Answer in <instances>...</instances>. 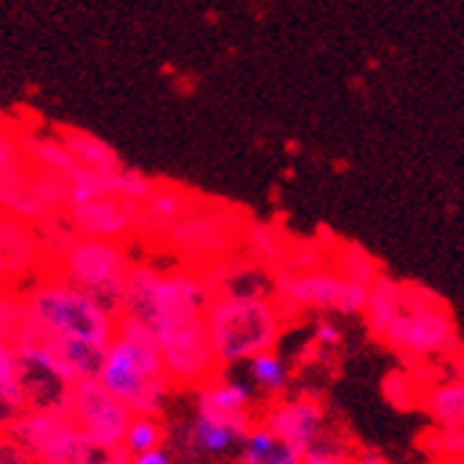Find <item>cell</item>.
Returning <instances> with one entry per match:
<instances>
[{
    "instance_id": "ffe728a7",
    "label": "cell",
    "mask_w": 464,
    "mask_h": 464,
    "mask_svg": "<svg viewBox=\"0 0 464 464\" xmlns=\"http://www.w3.org/2000/svg\"><path fill=\"white\" fill-rule=\"evenodd\" d=\"M20 145H23V153H25V161L31 167L42 173H51V176H59L64 181H70L78 167L75 161L70 159L67 148L62 145L59 134H45V131H20Z\"/></svg>"
},
{
    "instance_id": "277c9868",
    "label": "cell",
    "mask_w": 464,
    "mask_h": 464,
    "mask_svg": "<svg viewBox=\"0 0 464 464\" xmlns=\"http://www.w3.org/2000/svg\"><path fill=\"white\" fill-rule=\"evenodd\" d=\"M23 289L31 317L48 334L106 348L117 331V314L101 306L92 295L78 289L51 267L31 278Z\"/></svg>"
},
{
    "instance_id": "603a6c76",
    "label": "cell",
    "mask_w": 464,
    "mask_h": 464,
    "mask_svg": "<svg viewBox=\"0 0 464 464\" xmlns=\"http://www.w3.org/2000/svg\"><path fill=\"white\" fill-rule=\"evenodd\" d=\"M36 331H39V325L28 312L23 289L0 286V334H4L14 348H23L34 340Z\"/></svg>"
},
{
    "instance_id": "8fae6325",
    "label": "cell",
    "mask_w": 464,
    "mask_h": 464,
    "mask_svg": "<svg viewBox=\"0 0 464 464\" xmlns=\"http://www.w3.org/2000/svg\"><path fill=\"white\" fill-rule=\"evenodd\" d=\"M14 356L23 411L70 414L75 378L67 375L42 348H14Z\"/></svg>"
},
{
    "instance_id": "d590c367",
    "label": "cell",
    "mask_w": 464,
    "mask_h": 464,
    "mask_svg": "<svg viewBox=\"0 0 464 464\" xmlns=\"http://www.w3.org/2000/svg\"><path fill=\"white\" fill-rule=\"evenodd\" d=\"M129 464H170V456H167L161 448H153L145 453H134Z\"/></svg>"
},
{
    "instance_id": "4fadbf2b",
    "label": "cell",
    "mask_w": 464,
    "mask_h": 464,
    "mask_svg": "<svg viewBox=\"0 0 464 464\" xmlns=\"http://www.w3.org/2000/svg\"><path fill=\"white\" fill-rule=\"evenodd\" d=\"M9 431L34 464H67V456L81 429L70 414L20 411L12 420Z\"/></svg>"
},
{
    "instance_id": "8992f818",
    "label": "cell",
    "mask_w": 464,
    "mask_h": 464,
    "mask_svg": "<svg viewBox=\"0 0 464 464\" xmlns=\"http://www.w3.org/2000/svg\"><path fill=\"white\" fill-rule=\"evenodd\" d=\"M131 253L125 242L75 237L59 256L48 265L53 273L75 284L87 295L120 317L125 298V278L131 270Z\"/></svg>"
},
{
    "instance_id": "52a82bcc",
    "label": "cell",
    "mask_w": 464,
    "mask_h": 464,
    "mask_svg": "<svg viewBox=\"0 0 464 464\" xmlns=\"http://www.w3.org/2000/svg\"><path fill=\"white\" fill-rule=\"evenodd\" d=\"M245 218L220 200L198 198L189 212L170 228L161 242L170 247L181 265L203 270L239 250L245 234Z\"/></svg>"
},
{
    "instance_id": "f1b7e54d",
    "label": "cell",
    "mask_w": 464,
    "mask_h": 464,
    "mask_svg": "<svg viewBox=\"0 0 464 464\" xmlns=\"http://www.w3.org/2000/svg\"><path fill=\"white\" fill-rule=\"evenodd\" d=\"M250 378L265 390H281L286 384V367L284 362L273 353H262L250 359Z\"/></svg>"
},
{
    "instance_id": "4dcf8cb0",
    "label": "cell",
    "mask_w": 464,
    "mask_h": 464,
    "mask_svg": "<svg viewBox=\"0 0 464 464\" xmlns=\"http://www.w3.org/2000/svg\"><path fill=\"white\" fill-rule=\"evenodd\" d=\"M0 387H4L23 409L20 401V390H17V356H14V345L0 334Z\"/></svg>"
},
{
    "instance_id": "7402d4cb",
    "label": "cell",
    "mask_w": 464,
    "mask_h": 464,
    "mask_svg": "<svg viewBox=\"0 0 464 464\" xmlns=\"http://www.w3.org/2000/svg\"><path fill=\"white\" fill-rule=\"evenodd\" d=\"M401 281L390 278V276H378L372 281V286L367 289V301H364V309H362V317L367 323V331L372 340L382 343V336L387 334L390 323L398 317L401 312Z\"/></svg>"
},
{
    "instance_id": "cb8c5ba5",
    "label": "cell",
    "mask_w": 464,
    "mask_h": 464,
    "mask_svg": "<svg viewBox=\"0 0 464 464\" xmlns=\"http://www.w3.org/2000/svg\"><path fill=\"white\" fill-rule=\"evenodd\" d=\"M301 450L273 437L265 426L250 429L242 440V464H301Z\"/></svg>"
},
{
    "instance_id": "9a60e30c",
    "label": "cell",
    "mask_w": 464,
    "mask_h": 464,
    "mask_svg": "<svg viewBox=\"0 0 464 464\" xmlns=\"http://www.w3.org/2000/svg\"><path fill=\"white\" fill-rule=\"evenodd\" d=\"M45 267L48 256L36 226L0 215V286H25Z\"/></svg>"
},
{
    "instance_id": "5bb4252c",
    "label": "cell",
    "mask_w": 464,
    "mask_h": 464,
    "mask_svg": "<svg viewBox=\"0 0 464 464\" xmlns=\"http://www.w3.org/2000/svg\"><path fill=\"white\" fill-rule=\"evenodd\" d=\"M64 218L78 237H95L111 242H129L137 237V206L114 195H98L67 203Z\"/></svg>"
},
{
    "instance_id": "836d02e7",
    "label": "cell",
    "mask_w": 464,
    "mask_h": 464,
    "mask_svg": "<svg viewBox=\"0 0 464 464\" xmlns=\"http://www.w3.org/2000/svg\"><path fill=\"white\" fill-rule=\"evenodd\" d=\"M301 464H353L345 453L334 450V448H320V445H312L304 456H301Z\"/></svg>"
},
{
    "instance_id": "6da1fadb",
    "label": "cell",
    "mask_w": 464,
    "mask_h": 464,
    "mask_svg": "<svg viewBox=\"0 0 464 464\" xmlns=\"http://www.w3.org/2000/svg\"><path fill=\"white\" fill-rule=\"evenodd\" d=\"M98 378L134 414L159 417L164 395L170 390V378L159 353L156 331L137 317L120 314Z\"/></svg>"
},
{
    "instance_id": "d6986e66",
    "label": "cell",
    "mask_w": 464,
    "mask_h": 464,
    "mask_svg": "<svg viewBox=\"0 0 464 464\" xmlns=\"http://www.w3.org/2000/svg\"><path fill=\"white\" fill-rule=\"evenodd\" d=\"M62 145L67 148L70 159L75 161L78 170L87 173H114L122 167V159L117 156V150L103 142L101 137L81 131V129H56Z\"/></svg>"
},
{
    "instance_id": "ba28073f",
    "label": "cell",
    "mask_w": 464,
    "mask_h": 464,
    "mask_svg": "<svg viewBox=\"0 0 464 464\" xmlns=\"http://www.w3.org/2000/svg\"><path fill=\"white\" fill-rule=\"evenodd\" d=\"M273 295L286 312H336V314H362L367 301V286L345 278L336 267L323 265L312 270H292L273 276Z\"/></svg>"
},
{
    "instance_id": "2e32d148",
    "label": "cell",
    "mask_w": 464,
    "mask_h": 464,
    "mask_svg": "<svg viewBox=\"0 0 464 464\" xmlns=\"http://www.w3.org/2000/svg\"><path fill=\"white\" fill-rule=\"evenodd\" d=\"M323 423V406L312 398H295V401H278L265 411L262 426L278 437L281 442L292 445L295 450L306 453L320 434Z\"/></svg>"
},
{
    "instance_id": "30bf717a",
    "label": "cell",
    "mask_w": 464,
    "mask_h": 464,
    "mask_svg": "<svg viewBox=\"0 0 464 464\" xmlns=\"http://www.w3.org/2000/svg\"><path fill=\"white\" fill-rule=\"evenodd\" d=\"M67 208V181L51 173H42L28 161L17 170L0 173V212L17 218L28 226H42L45 220L64 215Z\"/></svg>"
},
{
    "instance_id": "7a4b0ae2",
    "label": "cell",
    "mask_w": 464,
    "mask_h": 464,
    "mask_svg": "<svg viewBox=\"0 0 464 464\" xmlns=\"http://www.w3.org/2000/svg\"><path fill=\"white\" fill-rule=\"evenodd\" d=\"M203 317L223 367L273 353L289 320L276 295H215Z\"/></svg>"
},
{
    "instance_id": "83f0119b",
    "label": "cell",
    "mask_w": 464,
    "mask_h": 464,
    "mask_svg": "<svg viewBox=\"0 0 464 464\" xmlns=\"http://www.w3.org/2000/svg\"><path fill=\"white\" fill-rule=\"evenodd\" d=\"M122 445L134 453H145V450H153L161 445V429H159V420L156 417H148V414H134L129 431H125V440Z\"/></svg>"
},
{
    "instance_id": "4316f807",
    "label": "cell",
    "mask_w": 464,
    "mask_h": 464,
    "mask_svg": "<svg viewBox=\"0 0 464 464\" xmlns=\"http://www.w3.org/2000/svg\"><path fill=\"white\" fill-rule=\"evenodd\" d=\"M237 440L242 442V437L228 423H223V420H218L212 414L198 411V420L192 426V445L200 453H226Z\"/></svg>"
},
{
    "instance_id": "484cf974",
    "label": "cell",
    "mask_w": 464,
    "mask_h": 464,
    "mask_svg": "<svg viewBox=\"0 0 464 464\" xmlns=\"http://www.w3.org/2000/svg\"><path fill=\"white\" fill-rule=\"evenodd\" d=\"M328 265L340 270L345 278L362 284V286H372V281L382 276L378 265L370 259V253H364L359 245H340V247H331L328 253Z\"/></svg>"
},
{
    "instance_id": "ac0fdd59",
    "label": "cell",
    "mask_w": 464,
    "mask_h": 464,
    "mask_svg": "<svg viewBox=\"0 0 464 464\" xmlns=\"http://www.w3.org/2000/svg\"><path fill=\"white\" fill-rule=\"evenodd\" d=\"M247 401H250V390L245 384H239V382H223V375H218L212 384L200 387L198 411L223 420V423H228L245 440L247 431H250Z\"/></svg>"
},
{
    "instance_id": "9c48e42d",
    "label": "cell",
    "mask_w": 464,
    "mask_h": 464,
    "mask_svg": "<svg viewBox=\"0 0 464 464\" xmlns=\"http://www.w3.org/2000/svg\"><path fill=\"white\" fill-rule=\"evenodd\" d=\"M159 353L170 384L179 387H206L223 372V364L215 353L212 336L206 328V317L179 323L173 328L156 331Z\"/></svg>"
},
{
    "instance_id": "d4e9b609",
    "label": "cell",
    "mask_w": 464,
    "mask_h": 464,
    "mask_svg": "<svg viewBox=\"0 0 464 464\" xmlns=\"http://www.w3.org/2000/svg\"><path fill=\"white\" fill-rule=\"evenodd\" d=\"M131 450L122 442H103L90 434L78 431L72 450L67 456V464H129Z\"/></svg>"
},
{
    "instance_id": "44dd1931",
    "label": "cell",
    "mask_w": 464,
    "mask_h": 464,
    "mask_svg": "<svg viewBox=\"0 0 464 464\" xmlns=\"http://www.w3.org/2000/svg\"><path fill=\"white\" fill-rule=\"evenodd\" d=\"M420 406L437 423V429L464 431V378L434 382L420 395Z\"/></svg>"
},
{
    "instance_id": "3957f363",
    "label": "cell",
    "mask_w": 464,
    "mask_h": 464,
    "mask_svg": "<svg viewBox=\"0 0 464 464\" xmlns=\"http://www.w3.org/2000/svg\"><path fill=\"white\" fill-rule=\"evenodd\" d=\"M212 295L206 289L200 270L179 265L176 270H159L145 262H134L125 278L122 312L142 320L153 331L173 328L179 323L206 314Z\"/></svg>"
},
{
    "instance_id": "e575fe53",
    "label": "cell",
    "mask_w": 464,
    "mask_h": 464,
    "mask_svg": "<svg viewBox=\"0 0 464 464\" xmlns=\"http://www.w3.org/2000/svg\"><path fill=\"white\" fill-rule=\"evenodd\" d=\"M20 411H23L20 403H17L4 387H0V429H9V426H12V420H14Z\"/></svg>"
},
{
    "instance_id": "5b68a950",
    "label": "cell",
    "mask_w": 464,
    "mask_h": 464,
    "mask_svg": "<svg viewBox=\"0 0 464 464\" xmlns=\"http://www.w3.org/2000/svg\"><path fill=\"white\" fill-rule=\"evenodd\" d=\"M401 312L382 336L390 351L414 362L429 356H453L461 348L456 320L434 289L401 281Z\"/></svg>"
},
{
    "instance_id": "f546056e",
    "label": "cell",
    "mask_w": 464,
    "mask_h": 464,
    "mask_svg": "<svg viewBox=\"0 0 464 464\" xmlns=\"http://www.w3.org/2000/svg\"><path fill=\"white\" fill-rule=\"evenodd\" d=\"M384 395L390 403H395L398 409H411L414 401H420V395H423V390L417 387V378L409 375V372H390L387 382H384Z\"/></svg>"
},
{
    "instance_id": "7c38bea8",
    "label": "cell",
    "mask_w": 464,
    "mask_h": 464,
    "mask_svg": "<svg viewBox=\"0 0 464 464\" xmlns=\"http://www.w3.org/2000/svg\"><path fill=\"white\" fill-rule=\"evenodd\" d=\"M70 417L83 434L103 442H122L134 420V411L117 395H111L101 384V378H81L72 387Z\"/></svg>"
},
{
    "instance_id": "8d00e7d4",
    "label": "cell",
    "mask_w": 464,
    "mask_h": 464,
    "mask_svg": "<svg viewBox=\"0 0 464 464\" xmlns=\"http://www.w3.org/2000/svg\"><path fill=\"white\" fill-rule=\"evenodd\" d=\"M336 343H340V331H336L334 325H328V323H323V325L317 328V345L334 348Z\"/></svg>"
},
{
    "instance_id": "1f68e13d",
    "label": "cell",
    "mask_w": 464,
    "mask_h": 464,
    "mask_svg": "<svg viewBox=\"0 0 464 464\" xmlns=\"http://www.w3.org/2000/svg\"><path fill=\"white\" fill-rule=\"evenodd\" d=\"M25 164V153L20 145V131L0 129V173L17 170Z\"/></svg>"
},
{
    "instance_id": "e0dca14e",
    "label": "cell",
    "mask_w": 464,
    "mask_h": 464,
    "mask_svg": "<svg viewBox=\"0 0 464 464\" xmlns=\"http://www.w3.org/2000/svg\"><path fill=\"white\" fill-rule=\"evenodd\" d=\"M198 200L195 192L179 184L156 181L150 195L137 206V237L161 242L170 228L189 212L192 203Z\"/></svg>"
},
{
    "instance_id": "d6a6232c",
    "label": "cell",
    "mask_w": 464,
    "mask_h": 464,
    "mask_svg": "<svg viewBox=\"0 0 464 464\" xmlns=\"http://www.w3.org/2000/svg\"><path fill=\"white\" fill-rule=\"evenodd\" d=\"M0 464H34L9 429H0Z\"/></svg>"
}]
</instances>
